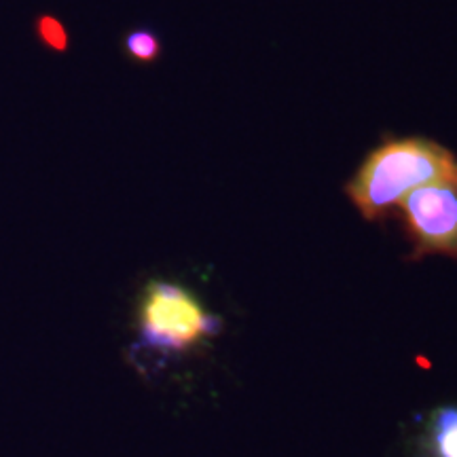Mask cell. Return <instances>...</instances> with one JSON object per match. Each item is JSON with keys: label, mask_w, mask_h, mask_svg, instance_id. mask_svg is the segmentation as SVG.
<instances>
[{"label": "cell", "mask_w": 457, "mask_h": 457, "mask_svg": "<svg viewBox=\"0 0 457 457\" xmlns=\"http://www.w3.org/2000/svg\"><path fill=\"white\" fill-rule=\"evenodd\" d=\"M121 49L125 57L134 64L140 66H151L159 62V57L163 54V43L162 37L153 30V28L138 26L131 28L129 32H125L121 38Z\"/></svg>", "instance_id": "5"}, {"label": "cell", "mask_w": 457, "mask_h": 457, "mask_svg": "<svg viewBox=\"0 0 457 457\" xmlns=\"http://www.w3.org/2000/svg\"><path fill=\"white\" fill-rule=\"evenodd\" d=\"M34 30H37L38 43L45 49L54 51V54H66L71 47V37H68L66 26L51 13H41L34 20Z\"/></svg>", "instance_id": "6"}, {"label": "cell", "mask_w": 457, "mask_h": 457, "mask_svg": "<svg viewBox=\"0 0 457 457\" xmlns=\"http://www.w3.org/2000/svg\"><path fill=\"white\" fill-rule=\"evenodd\" d=\"M420 457H457V407H441L428 417Z\"/></svg>", "instance_id": "4"}, {"label": "cell", "mask_w": 457, "mask_h": 457, "mask_svg": "<svg viewBox=\"0 0 457 457\" xmlns=\"http://www.w3.org/2000/svg\"><path fill=\"white\" fill-rule=\"evenodd\" d=\"M449 185L457 188V157L438 142L386 136L345 185L347 197L364 219L384 220L415 188Z\"/></svg>", "instance_id": "1"}, {"label": "cell", "mask_w": 457, "mask_h": 457, "mask_svg": "<svg viewBox=\"0 0 457 457\" xmlns=\"http://www.w3.org/2000/svg\"><path fill=\"white\" fill-rule=\"evenodd\" d=\"M413 256L445 254L457 259V188L426 185L411 191L398 205Z\"/></svg>", "instance_id": "3"}, {"label": "cell", "mask_w": 457, "mask_h": 457, "mask_svg": "<svg viewBox=\"0 0 457 457\" xmlns=\"http://www.w3.org/2000/svg\"><path fill=\"white\" fill-rule=\"evenodd\" d=\"M222 330V318L208 312L185 286L151 279L138 303V347L171 356L202 345Z\"/></svg>", "instance_id": "2"}]
</instances>
